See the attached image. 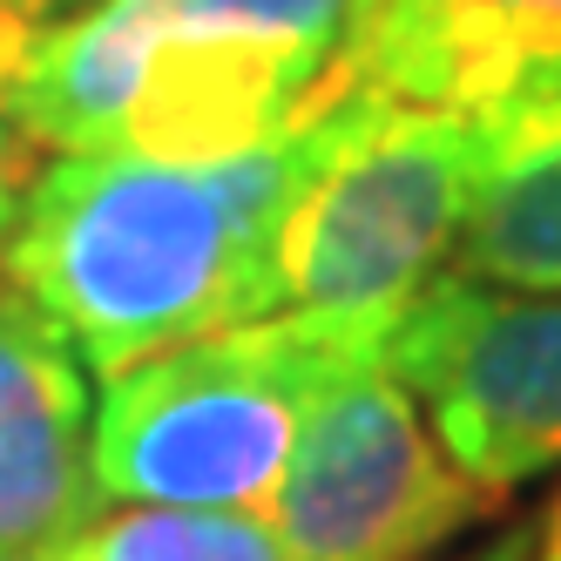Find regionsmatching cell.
Wrapping results in <instances>:
<instances>
[{
  "label": "cell",
  "mask_w": 561,
  "mask_h": 561,
  "mask_svg": "<svg viewBox=\"0 0 561 561\" xmlns=\"http://www.w3.org/2000/svg\"><path fill=\"white\" fill-rule=\"evenodd\" d=\"M55 561H285L271 514L237 507H115L95 514Z\"/></svg>",
  "instance_id": "30bf717a"
},
{
  "label": "cell",
  "mask_w": 561,
  "mask_h": 561,
  "mask_svg": "<svg viewBox=\"0 0 561 561\" xmlns=\"http://www.w3.org/2000/svg\"><path fill=\"white\" fill-rule=\"evenodd\" d=\"M480 176V123L358 82L305 129L271 244V318H325L386 339L454 257Z\"/></svg>",
  "instance_id": "3957f363"
},
{
  "label": "cell",
  "mask_w": 561,
  "mask_h": 561,
  "mask_svg": "<svg viewBox=\"0 0 561 561\" xmlns=\"http://www.w3.org/2000/svg\"><path fill=\"white\" fill-rule=\"evenodd\" d=\"M379 352L386 339L373 332L277 311L115 373L89 420L95 501L264 514L291 467L311 399L352 358Z\"/></svg>",
  "instance_id": "277c9868"
},
{
  "label": "cell",
  "mask_w": 561,
  "mask_h": 561,
  "mask_svg": "<svg viewBox=\"0 0 561 561\" xmlns=\"http://www.w3.org/2000/svg\"><path fill=\"white\" fill-rule=\"evenodd\" d=\"M89 420L75 345L0 285V561L55 554L95 520Z\"/></svg>",
  "instance_id": "ba28073f"
},
{
  "label": "cell",
  "mask_w": 561,
  "mask_h": 561,
  "mask_svg": "<svg viewBox=\"0 0 561 561\" xmlns=\"http://www.w3.org/2000/svg\"><path fill=\"white\" fill-rule=\"evenodd\" d=\"M488 507L494 494L439 454L426 413L379 352L352 358L311 399L264 514L285 561H426Z\"/></svg>",
  "instance_id": "5b68a950"
},
{
  "label": "cell",
  "mask_w": 561,
  "mask_h": 561,
  "mask_svg": "<svg viewBox=\"0 0 561 561\" xmlns=\"http://www.w3.org/2000/svg\"><path fill=\"white\" fill-rule=\"evenodd\" d=\"M386 373L480 494L561 467V298L447 271L386 332Z\"/></svg>",
  "instance_id": "8992f818"
},
{
  "label": "cell",
  "mask_w": 561,
  "mask_h": 561,
  "mask_svg": "<svg viewBox=\"0 0 561 561\" xmlns=\"http://www.w3.org/2000/svg\"><path fill=\"white\" fill-rule=\"evenodd\" d=\"M8 561H55V554H8Z\"/></svg>",
  "instance_id": "9a60e30c"
},
{
  "label": "cell",
  "mask_w": 561,
  "mask_h": 561,
  "mask_svg": "<svg viewBox=\"0 0 561 561\" xmlns=\"http://www.w3.org/2000/svg\"><path fill=\"white\" fill-rule=\"evenodd\" d=\"M305 129L224 163L48 156L0 237V285L102 379L257 325L271 318V244L305 170Z\"/></svg>",
  "instance_id": "7a4b0ae2"
},
{
  "label": "cell",
  "mask_w": 561,
  "mask_h": 561,
  "mask_svg": "<svg viewBox=\"0 0 561 561\" xmlns=\"http://www.w3.org/2000/svg\"><path fill=\"white\" fill-rule=\"evenodd\" d=\"M75 8H89V0H0V21L8 27H48V21L75 14Z\"/></svg>",
  "instance_id": "7c38bea8"
},
{
  "label": "cell",
  "mask_w": 561,
  "mask_h": 561,
  "mask_svg": "<svg viewBox=\"0 0 561 561\" xmlns=\"http://www.w3.org/2000/svg\"><path fill=\"white\" fill-rule=\"evenodd\" d=\"M27 176H34V149H27L8 123H0V237H8V224H14V210H21Z\"/></svg>",
  "instance_id": "8fae6325"
},
{
  "label": "cell",
  "mask_w": 561,
  "mask_h": 561,
  "mask_svg": "<svg viewBox=\"0 0 561 561\" xmlns=\"http://www.w3.org/2000/svg\"><path fill=\"white\" fill-rule=\"evenodd\" d=\"M379 0H89L0 21V123L34 156L224 163L358 89Z\"/></svg>",
  "instance_id": "6da1fadb"
},
{
  "label": "cell",
  "mask_w": 561,
  "mask_h": 561,
  "mask_svg": "<svg viewBox=\"0 0 561 561\" xmlns=\"http://www.w3.org/2000/svg\"><path fill=\"white\" fill-rule=\"evenodd\" d=\"M358 82L467 123L514 115L561 95V0H379Z\"/></svg>",
  "instance_id": "52a82bcc"
},
{
  "label": "cell",
  "mask_w": 561,
  "mask_h": 561,
  "mask_svg": "<svg viewBox=\"0 0 561 561\" xmlns=\"http://www.w3.org/2000/svg\"><path fill=\"white\" fill-rule=\"evenodd\" d=\"M454 277L561 298V95L480 123V176Z\"/></svg>",
  "instance_id": "9c48e42d"
},
{
  "label": "cell",
  "mask_w": 561,
  "mask_h": 561,
  "mask_svg": "<svg viewBox=\"0 0 561 561\" xmlns=\"http://www.w3.org/2000/svg\"><path fill=\"white\" fill-rule=\"evenodd\" d=\"M528 561H561V494H554V507L535 520V548H528Z\"/></svg>",
  "instance_id": "5bb4252c"
},
{
  "label": "cell",
  "mask_w": 561,
  "mask_h": 561,
  "mask_svg": "<svg viewBox=\"0 0 561 561\" xmlns=\"http://www.w3.org/2000/svg\"><path fill=\"white\" fill-rule=\"evenodd\" d=\"M528 548H535V528H507V535H494L488 548H473L460 561H528Z\"/></svg>",
  "instance_id": "4fadbf2b"
}]
</instances>
